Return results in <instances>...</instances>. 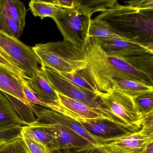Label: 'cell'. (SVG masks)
<instances>
[{
  "instance_id": "f546056e",
  "label": "cell",
  "mask_w": 153,
  "mask_h": 153,
  "mask_svg": "<svg viewBox=\"0 0 153 153\" xmlns=\"http://www.w3.org/2000/svg\"><path fill=\"white\" fill-rule=\"evenodd\" d=\"M140 115L141 132L146 136L153 137V111Z\"/></svg>"
},
{
  "instance_id": "44dd1931",
  "label": "cell",
  "mask_w": 153,
  "mask_h": 153,
  "mask_svg": "<svg viewBox=\"0 0 153 153\" xmlns=\"http://www.w3.org/2000/svg\"><path fill=\"white\" fill-rule=\"evenodd\" d=\"M124 59L137 70L144 73L153 80V54L146 53Z\"/></svg>"
},
{
  "instance_id": "8992f818",
  "label": "cell",
  "mask_w": 153,
  "mask_h": 153,
  "mask_svg": "<svg viewBox=\"0 0 153 153\" xmlns=\"http://www.w3.org/2000/svg\"><path fill=\"white\" fill-rule=\"evenodd\" d=\"M49 109L76 121L91 135L102 140L112 139L137 132L105 119H88L71 112L60 105H49Z\"/></svg>"
},
{
  "instance_id": "836d02e7",
  "label": "cell",
  "mask_w": 153,
  "mask_h": 153,
  "mask_svg": "<svg viewBox=\"0 0 153 153\" xmlns=\"http://www.w3.org/2000/svg\"><path fill=\"white\" fill-rule=\"evenodd\" d=\"M128 6L140 11L153 10V0H140L128 1Z\"/></svg>"
},
{
  "instance_id": "7a4b0ae2",
  "label": "cell",
  "mask_w": 153,
  "mask_h": 153,
  "mask_svg": "<svg viewBox=\"0 0 153 153\" xmlns=\"http://www.w3.org/2000/svg\"><path fill=\"white\" fill-rule=\"evenodd\" d=\"M95 18L107 23L123 39L145 46L153 43V10L140 11L117 2Z\"/></svg>"
},
{
  "instance_id": "4dcf8cb0",
  "label": "cell",
  "mask_w": 153,
  "mask_h": 153,
  "mask_svg": "<svg viewBox=\"0 0 153 153\" xmlns=\"http://www.w3.org/2000/svg\"><path fill=\"white\" fill-rule=\"evenodd\" d=\"M51 153H102L94 145L53 150Z\"/></svg>"
},
{
  "instance_id": "30bf717a",
  "label": "cell",
  "mask_w": 153,
  "mask_h": 153,
  "mask_svg": "<svg viewBox=\"0 0 153 153\" xmlns=\"http://www.w3.org/2000/svg\"><path fill=\"white\" fill-rule=\"evenodd\" d=\"M36 123L49 128L54 135L53 142L51 146V151L90 146L89 141L70 129L59 123L45 120H37Z\"/></svg>"
},
{
  "instance_id": "f1b7e54d",
  "label": "cell",
  "mask_w": 153,
  "mask_h": 153,
  "mask_svg": "<svg viewBox=\"0 0 153 153\" xmlns=\"http://www.w3.org/2000/svg\"><path fill=\"white\" fill-rule=\"evenodd\" d=\"M23 127L0 128V147L21 136Z\"/></svg>"
},
{
  "instance_id": "cb8c5ba5",
  "label": "cell",
  "mask_w": 153,
  "mask_h": 153,
  "mask_svg": "<svg viewBox=\"0 0 153 153\" xmlns=\"http://www.w3.org/2000/svg\"><path fill=\"white\" fill-rule=\"evenodd\" d=\"M0 32L17 39H19L23 33L16 21L1 11H0Z\"/></svg>"
},
{
  "instance_id": "e575fe53",
  "label": "cell",
  "mask_w": 153,
  "mask_h": 153,
  "mask_svg": "<svg viewBox=\"0 0 153 153\" xmlns=\"http://www.w3.org/2000/svg\"><path fill=\"white\" fill-rule=\"evenodd\" d=\"M23 92L25 98L29 103L33 104L36 105L42 106L46 108H48V104L42 102L27 87L25 86L24 87Z\"/></svg>"
},
{
  "instance_id": "52a82bcc",
  "label": "cell",
  "mask_w": 153,
  "mask_h": 153,
  "mask_svg": "<svg viewBox=\"0 0 153 153\" xmlns=\"http://www.w3.org/2000/svg\"><path fill=\"white\" fill-rule=\"evenodd\" d=\"M0 47L26 76L32 77L40 70L41 62L33 50L19 39L0 32Z\"/></svg>"
},
{
  "instance_id": "9c48e42d",
  "label": "cell",
  "mask_w": 153,
  "mask_h": 153,
  "mask_svg": "<svg viewBox=\"0 0 153 153\" xmlns=\"http://www.w3.org/2000/svg\"><path fill=\"white\" fill-rule=\"evenodd\" d=\"M153 142V137L139 131L127 136L102 140L96 146L102 153H142L149 144Z\"/></svg>"
},
{
  "instance_id": "277c9868",
  "label": "cell",
  "mask_w": 153,
  "mask_h": 153,
  "mask_svg": "<svg viewBox=\"0 0 153 153\" xmlns=\"http://www.w3.org/2000/svg\"><path fill=\"white\" fill-rule=\"evenodd\" d=\"M40 69L56 92L83 103L96 111L105 120L126 127L125 123L115 117L103 104L99 95L90 93L77 86L54 70L44 66H41Z\"/></svg>"
},
{
  "instance_id": "4fadbf2b",
  "label": "cell",
  "mask_w": 153,
  "mask_h": 153,
  "mask_svg": "<svg viewBox=\"0 0 153 153\" xmlns=\"http://www.w3.org/2000/svg\"><path fill=\"white\" fill-rule=\"evenodd\" d=\"M26 86L43 102L59 105L58 93L53 89L41 69L31 78L24 79Z\"/></svg>"
},
{
  "instance_id": "7402d4cb",
  "label": "cell",
  "mask_w": 153,
  "mask_h": 153,
  "mask_svg": "<svg viewBox=\"0 0 153 153\" xmlns=\"http://www.w3.org/2000/svg\"><path fill=\"white\" fill-rule=\"evenodd\" d=\"M88 37L100 38H123L113 32L108 24L95 18L91 19Z\"/></svg>"
},
{
  "instance_id": "4316f807",
  "label": "cell",
  "mask_w": 153,
  "mask_h": 153,
  "mask_svg": "<svg viewBox=\"0 0 153 153\" xmlns=\"http://www.w3.org/2000/svg\"><path fill=\"white\" fill-rule=\"evenodd\" d=\"M136 110L139 114L153 111V93H148L132 99Z\"/></svg>"
},
{
  "instance_id": "1f68e13d",
  "label": "cell",
  "mask_w": 153,
  "mask_h": 153,
  "mask_svg": "<svg viewBox=\"0 0 153 153\" xmlns=\"http://www.w3.org/2000/svg\"><path fill=\"white\" fill-rule=\"evenodd\" d=\"M23 139L28 153H51V152L48 146L42 143L27 139L23 138Z\"/></svg>"
},
{
  "instance_id": "ba28073f",
  "label": "cell",
  "mask_w": 153,
  "mask_h": 153,
  "mask_svg": "<svg viewBox=\"0 0 153 153\" xmlns=\"http://www.w3.org/2000/svg\"><path fill=\"white\" fill-rule=\"evenodd\" d=\"M101 102L115 117L136 131L142 129L140 118L130 97L117 91L101 93L99 94Z\"/></svg>"
},
{
  "instance_id": "484cf974",
  "label": "cell",
  "mask_w": 153,
  "mask_h": 153,
  "mask_svg": "<svg viewBox=\"0 0 153 153\" xmlns=\"http://www.w3.org/2000/svg\"><path fill=\"white\" fill-rule=\"evenodd\" d=\"M59 72L68 80L80 88L96 94L99 95L100 94L95 89L93 85L79 72L74 73Z\"/></svg>"
},
{
  "instance_id": "3957f363",
  "label": "cell",
  "mask_w": 153,
  "mask_h": 153,
  "mask_svg": "<svg viewBox=\"0 0 153 153\" xmlns=\"http://www.w3.org/2000/svg\"><path fill=\"white\" fill-rule=\"evenodd\" d=\"M41 66L63 73H74L85 68L83 49L66 41L36 45L32 48Z\"/></svg>"
},
{
  "instance_id": "83f0119b",
  "label": "cell",
  "mask_w": 153,
  "mask_h": 153,
  "mask_svg": "<svg viewBox=\"0 0 153 153\" xmlns=\"http://www.w3.org/2000/svg\"><path fill=\"white\" fill-rule=\"evenodd\" d=\"M0 153H28L26 146L21 136L0 147Z\"/></svg>"
},
{
  "instance_id": "5b68a950",
  "label": "cell",
  "mask_w": 153,
  "mask_h": 153,
  "mask_svg": "<svg viewBox=\"0 0 153 153\" xmlns=\"http://www.w3.org/2000/svg\"><path fill=\"white\" fill-rule=\"evenodd\" d=\"M92 16L77 0L76 6L72 9H62L53 19L63 37L69 42L83 49L88 37Z\"/></svg>"
},
{
  "instance_id": "e0dca14e",
  "label": "cell",
  "mask_w": 153,
  "mask_h": 153,
  "mask_svg": "<svg viewBox=\"0 0 153 153\" xmlns=\"http://www.w3.org/2000/svg\"><path fill=\"white\" fill-rule=\"evenodd\" d=\"M21 136L23 138L42 143L50 149L54 139V134L51 130L36 122L23 127Z\"/></svg>"
},
{
  "instance_id": "d4e9b609",
  "label": "cell",
  "mask_w": 153,
  "mask_h": 153,
  "mask_svg": "<svg viewBox=\"0 0 153 153\" xmlns=\"http://www.w3.org/2000/svg\"><path fill=\"white\" fill-rule=\"evenodd\" d=\"M79 3L83 8L92 16L95 12H102L109 8L111 7L117 2L115 0H93V1H81Z\"/></svg>"
},
{
  "instance_id": "ac0fdd59",
  "label": "cell",
  "mask_w": 153,
  "mask_h": 153,
  "mask_svg": "<svg viewBox=\"0 0 153 153\" xmlns=\"http://www.w3.org/2000/svg\"><path fill=\"white\" fill-rule=\"evenodd\" d=\"M58 95L59 105L76 115L88 119H105L96 111L88 107L83 103L59 93H58Z\"/></svg>"
},
{
  "instance_id": "6da1fadb",
  "label": "cell",
  "mask_w": 153,
  "mask_h": 153,
  "mask_svg": "<svg viewBox=\"0 0 153 153\" xmlns=\"http://www.w3.org/2000/svg\"><path fill=\"white\" fill-rule=\"evenodd\" d=\"M83 50L86 67L78 72L99 94L112 91L113 81L115 79H131L153 86V80L123 58L105 51L94 38L88 37Z\"/></svg>"
},
{
  "instance_id": "9a60e30c",
  "label": "cell",
  "mask_w": 153,
  "mask_h": 153,
  "mask_svg": "<svg viewBox=\"0 0 153 153\" xmlns=\"http://www.w3.org/2000/svg\"><path fill=\"white\" fill-rule=\"evenodd\" d=\"M112 90L133 99L145 94L153 93V86L131 79H115L113 81Z\"/></svg>"
},
{
  "instance_id": "5bb4252c",
  "label": "cell",
  "mask_w": 153,
  "mask_h": 153,
  "mask_svg": "<svg viewBox=\"0 0 153 153\" xmlns=\"http://www.w3.org/2000/svg\"><path fill=\"white\" fill-rule=\"evenodd\" d=\"M26 84L17 76L0 66V91L7 93L30 105L23 92ZM27 87V86H26Z\"/></svg>"
},
{
  "instance_id": "8fae6325",
  "label": "cell",
  "mask_w": 153,
  "mask_h": 153,
  "mask_svg": "<svg viewBox=\"0 0 153 153\" xmlns=\"http://www.w3.org/2000/svg\"><path fill=\"white\" fill-rule=\"evenodd\" d=\"M37 120H45L59 123L70 129L89 141L92 145H99L101 140L88 133L79 123L71 118L51 109L31 103Z\"/></svg>"
},
{
  "instance_id": "ffe728a7",
  "label": "cell",
  "mask_w": 153,
  "mask_h": 153,
  "mask_svg": "<svg viewBox=\"0 0 153 153\" xmlns=\"http://www.w3.org/2000/svg\"><path fill=\"white\" fill-rule=\"evenodd\" d=\"M29 7L33 15L42 19L46 17L53 19L62 10L49 1L39 0H32L29 2Z\"/></svg>"
},
{
  "instance_id": "d6986e66",
  "label": "cell",
  "mask_w": 153,
  "mask_h": 153,
  "mask_svg": "<svg viewBox=\"0 0 153 153\" xmlns=\"http://www.w3.org/2000/svg\"><path fill=\"white\" fill-rule=\"evenodd\" d=\"M0 11L7 14L16 21L23 32L26 25L27 10L23 2L18 0H0Z\"/></svg>"
},
{
  "instance_id": "d590c367",
  "label": "cell",
  "mask_w": 153,
  "mask_h": 153,
  "mask_svg": "<svg viewBox=\"0 0 153 153\" xmlns=\"http://www.w3.org/2000/svg\"><path fill=\"white\" fill-rule=\"evenodd\" d=\"M54 6L64 9H72L76 6L77 0H53L49 1Z\"/></svg>"
},
{
  "instance_id": "7c38bea8",
  "label": "cell",
  "mask_w": 153,
  "mask_h": 153,
  "mask_svg": "<svg viewBox=\"0 0 153 153\" xmlns=\"http://www.w3.org/2000/svg\"><path fill=\"white\" fill-rule=\"evenodd\" d=\"M94 38L105 51L124 59L150 54L147 48L149 45L145 46L123 38Z\"/></svg>"
},
{
  "instance_id": "d6a6232c",
  "label": "cell",
  "mask_w": 153,
  "mask_h": 153,
  "mask_svg": "<svg viewBox=\"0 0 153 153\" xmlns=\"http://www.w3.org/2000/svg\"><path fill=\"white\" fill-rule=\"evenodd\" d=\"M0 66L17 76L25 83L24 79L26 78L27 76L25 75L22 71L19 69V68L10 62L1 55H0Z\"/></svg>"
},
{
  "instance_id": "2e32d148",
  "label": "cell",
  "mask_w": 153,
  "mask_h": 153,
  "mask_svg": "<svg viewBox=\"0 0 153 153\" xmlns=\"http://www.w3.org/2000/svg\"><path fill=\"white\" fill-rule=\"evenodd\" d=\"M27 126L19 118L8 98L0 91V128Z\"/></svg>"
},
{
  "instance_id": "603a6c76",
  "label": "cell",
  "mask_w": 153,
  "mask_h": 153,
  "mask_svg": "<svg viewBox=\"0 0 153 153\" xmlns=\"http://www.w3.org/2000/svg\"><path fill=\"white\" fill-rule=\"evenodd\" d=\"M3 93L13 105L19 118L27 126L36 121L37 119L31 107V104L30 105H27L16 97L7 93Z\"/></svg>"
}]
</instances>
